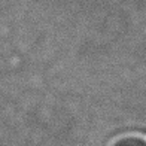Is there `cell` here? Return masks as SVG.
I'll return each mask as SVG.
<instances>
[{"label":"cell","mask_w":146,"mask_h":146,"mask_svg":"<svg viewBox=\"0 0 146 146\" xmlns=\"http://www.w3.org/2000/svg\"><path fill=\"white\" fill-rule=\"evenodd\" d=\"M115 146H146V142L142 140V139H124V140H121L119 143H116Z\"/></svg>","instance_id":"cell-1"}]
</instances>
